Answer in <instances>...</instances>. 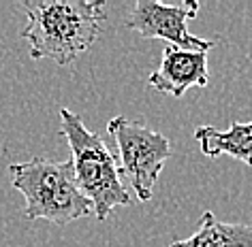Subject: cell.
Returning a JSON list of instances; mask_svg holds the SVG:
<instances>
[{"instance_id":"8992f818","label":"cell","mask_w":252,"mask_h":247,"mask_svg":"<svg viewBox=\"0 0 252 247\" xmlns=\"http://www.w3.org/2000/svg\"><path fill=\"white\" fill-rule=\"evenodd\" d=\"M210 83L207 52L180 49L165 45L158 68L148 77V85L160 94L182 98L190 87H205Z\"/></svg>"},{"instance_id":"6da1fadb","label":"cell","mask_w":252,"mask_h":247,"mask_svg":"<svg viewBox=\"0 0 252 247\" xmlns=\"http://www.w3.org/2000/svg\"><path fill=\"white\" fill-rule=\"evenodd\" d=\"M28 24L22 36L30 43L32 60H54L68 66L86 54L103 30V0H26Z\"/></svg>"},{"instance_id":"7a4b0ae2","label":"cell","mask_w":252,"mask_h":247,"mask_svg":"<svg viewBox=\"0 0 252 247\" xmlns=\"http://www.w3.org/2000/svg\"><path fill=\"white\" fill-rule=\"evenodd\" d=\"M11 183L26 200L24 218L64 226L92 215L90 200L81 194L71 160L30 158L9 166Z\"/></svg>"},{"instance_id":"ba28073f","label":"cell","mask_w":252,"mask_h":247,"mask_svg":"<svg viewBox=\"0 0 252 247\" xmlns=\"http://www.w3.org/2000/svg\"><path fill=\"white\" fill-rule=\"evenodd\" d=\"M169 247H252L250 224H226L212 211H203L197 232L188 239H178Z\"/></svg>"},{"instance_id":"277c9868","label":"cell","mask_w":252,"mask_h":247,"mask_svg":"<svg viewBox=\"0 0 252 247\" xmlns=\"http://www.w3.org/2000/svg\"><path fill=\"white\" fill-rule=\"evenodd\" d=\"M107 132L116 138L122 173L141 202L152 200L160 170L171 156V141L150 126L118 115L107 122Z\"/></svg>"},{"instance_id":"5b68a950","label":"cell","mask_w":252,"mask_h":247,"mask_svg":"<svg viewBox=\"0 0 252 247\" xmlns=\"http://www.w3.org/2000/svg\"><path fill=\"white\" fill-rule=\"evenodd\" d=\"M199 2L186 0L182 4H165L156 0H137L126 17V28L139 32L143 39H160L180 49L210 52L218 39H201L186 28L188 20L199 15Z\"/></svg>"},{"instance_id":"3957f363","label":"cell","mask_w":252,"mask_h":247,"mask_svg":"<svg viewBox=\"0 0 252 247\" xmlns=\"http://www.w3.org/2000/svg\"><path fill=\"white\" fill-rule=\"evenodd\" d=\"M60 135L71 147L75 179L81 194L90 200L96 220L105 221L116 207L130 205V194L122 183V170L113 151L66 107L60 109Z\"/></svg>"},{"instance_id":"52a82bcc","label":"cell","mask_w":252,"mask_h":247,"mask_svg":"<svg viewBox=\"0 0 252 247\" xmlns=\"http://www.w3.org/2000/svg\"><path fill=\"white\" fill-rule=\"evenodd\" d=\"M194 138L203 156H231L252 168V122H233L226 130H218L214 126H199L194 128Z\"/></svg>"}]
</instances>
